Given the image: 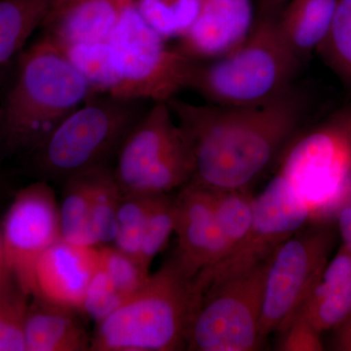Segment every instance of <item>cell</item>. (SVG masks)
I'll return each mask as SVG.
<instances>
[{"instance_id":"1","label":"cell","mask_w":351,"mask_h":351,"mask_svg":"<svg viewBox=\"0 0 351 351\" xmlns=\"http://www.w3.org/2000/svg\"><path fill=\"white\" fill-rule=\"evenodd\" d=\"M168 104L191 145V182L214 189H249L278 163L308 112L306 95L295 85L261 105H195L177 98Z\"/></svg>"},{"instance_id":"2","label":"cell","mask_w":351,"mask_h":351,"mask_svg":"<svg viewBox=\"0 0 351 351\" xmlns=\"http://www.w3.org/2000/svg\"><path fill=\"white\" fill-rule=\"evenodd\" d=\"M93 95L64 50L41 36L21 55L15 82L0 104V149L29 156Z\"/></svg>"},{"instance_id":"3","label":"cell","mask_w":351,"mask_h":351,"mask_svg":"<svg viewBox=\"0 0 351 351\" xmlns=\"http://www.w3.org/2000/svg\"><path fill=\"white\" fill-rule=\"evenodd\" d=\"M196 276L173 255L121 306L95 324L90 351L186 350L200 299Z\"/></svg>"},{"instance_id":"4","label":"cell","mask_w":351,"mask_h":351,"mask_svg":"<svg viewBox=\"0 0 351 351\" xmlns=\"http://www.w3.org/2000/svg\"><path fill=\"white\" fill-rule=\"evenodd\" d=\"M280 11L260 6L239 47L212 61L195 62L188 89L213 105L244 107L267 103L294 86L302 64L281 38Z\"/></svg>"},{"instance_id":"5","label":"cell","mask_w":351,"mask_h":351,"mask_svg":"<svg viewBox=\"0 0 351 351\" xmlns=\"http://www.w3.org/2000/svg\"><path fill=\"white\" fill-rule=\"evenodd\" d=\"M142 103L110 94L90 97L27 156L32 174L62 184L73 176L114 166L124 140L145 113Z\"/></svg>"},{"instance_id":"6","label":"cell","mask_w":351,"mask_h":351,"mask_svg":"<svg viewBox=\"0 0 351 351\" xmlns=\"http://www.w3.org/2000/svg\"><path fill=\"white\" fill-rule=\"evenodd\" d=\"M282 177L311 211L327 223L351 195V103L302 128L278 161Z\"/></svg>"},{"instance_id":"7","label":"cell","mask_w":351,"mask_h":351,"mask_svg":"<svg viewBox=\"0 0 351 351\" xmlns=\"http://www.w3.org/2000/svg\"><path fill=\"white\" fill-rule=\"evenodd\" d=\"M114 172L122 193L164 195L191 181V145L168 101L154 103L129 132Z\"/></svg>"},{"instance_id":"8","label":"cell","mask_w":351,"mask_h":351,"mask_svg":"<svg viewBox=\"0 0 351 351\" xmlns=\"http://www.w3.org/2000/svg\"><path fill=\"white\" fill-rule=\"evenodd\" d=\"M199 287L200 299L186 339L189 351H253L260 335L267 263ZM198 284V283H197Z\"/></svg>"},{"instance_id":"9","label":"cell","mask_w":351,"mask_h":351,"mask_svg":"<svg viewBox=\"0 0 351 351\" xmlns=\"http://www.w3.org/2000/svg\"><path fill=\"white\" fill-rule=\"evenodd\" d=\"M117 55L119 82L112 96L169 101L188 89L193 60L151 29L128 0L108 39Z\"/></svg>"},{"instance_id":"10","label":"cell","mask_w":351,"mask_h":351,"mask_svg":"<svg viewBox=\"0 0 351 351\" xmlns=\"http://www.w3.org/2000/svg\"><path fill=\"white\" fill-rule=\"evenodd\" d=\"M327 223L304 228L279 245L265 274L260 335L263 343L298 313L330 260L335 232Z\"/></svg>"},{"instance_id":"11","label":"cell","mask_w":351,"mask_h":351,"mask_svg":"<svg viewBox=\"0 0 351 351\" xmlns=\"http://www.w3.org/2000/svg\"><path fill=\"white\" fill-rule=\"evenodd\" d=\"M308 223H313L308 208L276 174L255 197V214L248 234L223 260L199 272L198 284L203 287L253 269Z\"/></svg>"},{"instance_id":"12","label":"cell","mask_w":351,"mask_h":351,"mask_svg":"<svg viewBox=\"0 0 351 351\" xmlns=\"http://www.w3.org/2000/svg\"><path fill=\"white\" fill-rule=\"evenodd\" d=\"M0 232L4 265L32 295L38 258L61 239L59 203L50 182L38 180L17 191Z\"/></svg>"},{"instance_id":"13","label":"cell","mask_w":351,"mask_h":351,"mask_svg":"<svg viewBox=\"0 0 351 351\" xmlns=\"http://www.w3.org/2000/svg\"><path fill=\"white\" fill-rule=\"evenodd\" d=\"M174 255L191 276H197L230 254L206 188L189 182L174 195Z\"/></svg>"},{"instance_id":"14","label":"cell","mask_w":351,"mask_h":351,"mask_svg":"<svg viewBox=\"0 0 351 351\" xmlns=\"http://www.w3.org/2000/svg\"><path fill=\"white\" fill-rule=\"evenodd\" d=\"M100 261V247L58 240L36 263L31 298L80 313L88 285Z\"/></svg>"},{"instance_id":"15","label":"cell","mask_w":351,"mask_h":351,"mask_svg":"<svg viewBox=\"0 0 351 351\" xmlns=\"http://www.w3.org/2000/svg\"><path fill=\"white\" fill-rule=\"evenodd\" d=\"M256 16L253 0H201L195 22L176 48L196 62L225 56L250 34Z\"/></svg>"},{"instance_id":"16","label":"cell","mask_w":351,"mask_h":351,"mask_svg":"<svg viewBox=\"0 0 351 351\" xmlns=\"http://www.w3.org/2000/svg\"><path fill=\"white\" fill-rule=\"evenodd\" d=\"M128 0H52L41 27L60 47L108 41Z\"/></svg>"},{"instance_id":"17","label":"cell","mask_w":351,"mask_h":351,"mask_svg":"<svg viewBox=\"0 0 351 351\" xmlns=\"http://www.w3.org/2000/svg\"><path fill=\"white\" fill-rule=\"evenodd\" d=\"M320 334L334 331L351 314V253L341 245L328 261L301 308Z\"/></svg>"},{"instance_id":"18","label":"cell","mask_w":351,"mask_h":351,"mask_svg":"<svg viewBox=\"0 0 351 351\" xmlns=\"http://www.w3.org/2000/svg\"><path fill=\"white\" fill-rule=\"evenodd\" d=\"M80 313L31 298L24 325L25 351H90Z\"/></svg>"},{"instance_id":"19","label":"cell","mask_w":351,"mask_h":351,"mask_svg":"<svg viewBox=\"0 0 351 351\" xmlns=\"http://www.w3.org/2000/svg\"><path fill=\"white\" fill-rule=\"evenodd\" d=\"M336 0H288L278 15L281 38L302 64L326 38Z\"/></svg>"},{"instance_id":"20","label":"cell","mask_w":351,"mask_h":351,"mask_svg":"<svg viewBox=\"0 0 351 351\" xmlns=\"http://www.w3.org/2000/svg\"><path fill=\"white\" fill-rule=\"evenodd\" d=\"M52 0H0V64L6 63L43 25Z\"/></svg>"},{"instance_id":"21","label":"cell","mask_w":351,"mask_h":351,"mask_svg":"<svg viewBox=\"0 0 351 351\" xmlns=\"http://www.w3.org/2000/svg\"><path fill=\"white\" fill-rule=\"evenodd\" d=\"M59 203L61 239L85 247H99L92 226L88 173L64 181Z\"/></svg>"},{"instance_id":"22","label":"cell","mask_w":351,"mask_h":351,"mask_svg":"<svg viewBox=\"0 0 351 351\" xmlns=\"http://www.w3.org/2000/svg\"><path fill=\"white\" fill-rule=\"evenodd\" d=\"M87 173L95 237L99 247L112 245L117 237V213L122 196L114 166H103Z\"/></svg>"},{"instance_id":"23","label":"cell","mask_w":351,"mask_h":351,"mask_svg":"<svg viewBox=\"0 0 351 351\" xmlns=\"http://www.w3.org/2000/svg\"><path fill=\"white\" fill-rule=\"evenodd\" d=\"M95 94L112 95L119 82L117 55L110 41L61 47Z\"/></svg>"},{"instance_id":"24","label":"cell","mask_w":351,"mask_h":351,"mask_svg":"<svg viewBox=\"0 0 351 351\" xmlns=\"http://www.w3.org/2000/svg\"><path fill=\"white\" fill-rule=\"evenodd\" d=\"M138 15L166 41L181 39L193 27L201 0H131Z\"/></svg>"},{"instance_id":"25","label":"cell","mask_w":351,"mask_h":351,"mask_svg":"<svg viewBox=\"0 0 351 351\" xmlns=\"http://www.w3.org/2000/svg\"><path fill=\"white\" fill-rule=\"evenodd\" d=\"M207 189L219 228L232 252L250 230L255 214V196L249 189Z\"/></svg>"},{"instance_id":"26","label":"cell","mask_w":351,"mask_h":351,"mask_svg":"<svg viewBox=\"0 0 351 351\" xmlns=\"http://www.w3.org/2000/svg\"><path fill=\"white\" fill-rule=\"evenodd\" d=\"M31 295L6 269L0 270V351H25L24 325Z\"/></svg>"},{"instance_id":"27","label":"cell","mask_w":351,"mask_h":351,"mask_svg":"<svg viewBox=\"0 0 351 351\" xmlns=\"http://www.w3.org/2000/svg\"><path fill=\"white\" fill-rule=\"evenodd\" d=\"M316 52L339 80L351 88V0H336L329 32Z\"/></svg>"},{"instance_id":"28","label":"cell","mask_w":351,"mask_h":351,"mask_svg":"<svg viewBox=\"0 0 351 351\" xmlns=\"http://www.w3.org/2000/svg\"><path fill=\"white\" fill-rule=\"evenodd\" d=\"M152 199V195L122 193L119 203L117 237L112 245L138 261Z\"/></svg>"},{"instance_id":"29","label":"cell","mask_w":351,"mask_h":351,"mask_svg":"<svg viewBox=\"0 0 351 351\" xmlns=\"http://www.w3.org/2000/svg\"><path fill=\"white\" fill-rule=\"evenodd\" d=\"M174 196L171 193L152 195L151 209L138 253V262L145 269H151L154 258L167 245L171 234L174 233Z\"/></svg>"},{"instance_id":"30","label":"cell","mask_w":351,"mask_h":351,"mask_svg":"<svg viewBox=\"0 0 351 351\" xmlns=\"http://www.w3.org/2000/svg\"><path fill=\"white\" fill-rule=\"evenodd\" d=\"M100 249L101 269L127 301L144 285L151 271L145 269L137 258L127 255L113 245H106Z\"/></svg>"},{"instance_id":"31","label":"cell","mask_w":351,"mask_h":351,"mask_svg":"<svg viewBox=\"0 0 351 351\" xmlns=\"http://www.w3.org/2000/svg\"><path fill=\"white\" fill-rule=\"evenodd\" d=\"M125 302L100 265L88 285L80 314L93 320L96 324Z\"/></svg>"},{"instance_id":"32","label":"cell","mask_w":351,"mask_h":351,"mask_svg":"<svg viewBox=\"0 0 351 351\" xmlns=\"http://www.w3.org/2000/svg\"><path fill=\"white\" fill-rule=\"evenodd\" d=\"M282 339L278 346L283 351L323 350L320 332L302 313H297L281 331Z\"/></svg>"},{"instance_id":"33","label":"cell","mask_w":351,"mask_h":351,"mask_svg":"<svg viewBox=\"0 0 351 351\" xmlns=\"http://www.w3.org/2000/svg\"><path fill=\"white\" fill-rule=\"evenodd\" d=\"M337 226L339 237L343 241V246L351 253V195L348 200L339 207L336 214Z\"/></svg>"},{"instance_id":"34","label":"cell","mask_w":351,"mask_h":351,"mask_svg":"<svg viewBox=\"0 0 351 351\" xmlns=\"http://www.w3.org/2000/svg\"><path fill=\"white\" fill-rule=\"evenodd\" d=\"M334 332L335 350L351 351V314Z\"/></svg>"},{"instance_id":"35","label":"cell","mask_w":351,"mask_h":351,"mask_svg":"<svg viewBox=\"0 0 351 351\" xmlns=\"http://www.w3.org/2000/svg\"><path fill=\"white\" fill-rule=\"evenodd\" d=\"M9 195V184L7 181L5 175L2 172L1 168H0V199L3 196Z\"/></svg>"},{"instance_id":"36","label":"cell","mask_w":351,"mask_h":351,"mask_svg":"<svg viewBox=\"0 0 351 351\" xmlns=\"http://www.w3.org/2000/svg\"><path fill=\"white\" fill-rule=\"evenodd\" d=\"M4 267L3 247H2L1 232H0V270Z\"/></svg>"},{"instance_id":"37","label":"cell","mask_w":351,"mask_h":351,"mask_svg":"<svg viewBox=\"0 0 351 351\" xmlns=\"http://www.w3.org/2000/svg\"><path fill=\"white\" fill-rule=\"evenodd\" d=\"M267 1L269 2V3L274 4V5L282 6L285 5L288 0H267Z\"/></svg>"}]
</instances>
